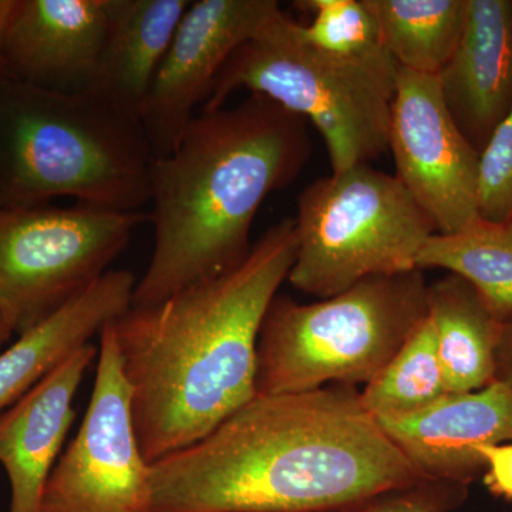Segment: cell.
<instances>
[{"label": "cell", "instance_id": "obj_1", "mask_svg": "<svg viewBox=\"0 0 512 512\" xmlns=\"http://www.w3.org/2000/svg\"><path fill=\"white\" fill-rule=\"evenodd\" d=\"M426 478L356 387L256 394L207 437L151 464V512H326Z\"/></svg>", "mask_w": 512, "mask_h": 512}, {"label": "cell", "instance_id": "obj_2", "mask_svg": "<svg viewBox=\"0 0 512 512\" xmlns=\"http://www.w3.org/2000/svg\"><path fill=\"white\" fill-rule=\"evenodd\" d=\"M296 251L295 220L284 218L234 268L114 320L150 466L198 443L258 394L259 330Z\"/></svg>", "mask_w": 512, "mask_h": 512}, {"label": "cell", "instance_id": "obj_3", "mask_svg": "<svg viewBox=\"0 0 512 512\" xmlns=\"http://www.w3.org/2000/svg\"><path fill=\"white\" fill-rule=\"evenodd\" d=\"M311 154L308 123L268 97L195 114L173 153L151 165L154 248L131 306L156 305L238 265L256 212Z\"/></svg>", "mask_w": 512, "mask_h": 512}, {"label": "cell", "instance_id": "obj_4", "mask_svg": "<svg viewBox=\"0 0 512 512\" xmlns=\"http://www.w3.org/2000/svg\"><path fill=\"white\" fill-rule=\"evenodd\" d=\"M154 157L136 114L94 92H47L0 77V208L53 198L107 210L150 202Z\"/></svg>", "mask_w": 512, "mask_h": 512}, {"label": "cell", "instance_id": "obj_5", "mask_svg": "<svg viewBox=\"0 0 512 512\" xmlns=\"http://www.w3.org/2000/svg\"><path fill=\"white\" fill-rule=\"evenodd\" d=\"M397 73L384 49L356 57L316 49L279 8L228 57L202 110L224 107L237 90L268 97L322 134L330 173H342L387 153Z\"/></svg>", "mask_w": 512, "mask_h": 512}, {"label": "cell", "instance_id": "obj_6", "mask_svg": "<svg viewBox=\"0 0 512 512\" xmlns=\"http://www.w3.org/2000/svg\"><path fill=\"white\" fill-rule=\"evenodd\" d=\"M424 272L372 276L313 303L276 295L258 338V394L369 384L427 318Z\"/></svg>", "mask_w": 512, "mask_h": 512}, {"label": "cell", "instance_id": "obj_7", "mask_svg": "<svg viewBox=\"0 0 512 512\" xmlns=\"http://www.w3.org/2000/svg\"><path fill=\"white\" fill-rule=\"evenodd\" d=\"M293 220L298 251L288 281L319 299L372 276L414 271L421 248L436 234L396 175L369 163L306 185Z\"/></svg>", "mask_w": 512, "mask_h": 512}, {"label": "cell", "instance_id": "obj_8", "mask_svg": "<svg viewBox=\"0 0 512 512\" xmlns=\"http://www.w3.org/2000/svg\"><path fill=\"white\" fill-rule=\"evenodd\" d=\"M147 221L83 202L0 208V316L10 332H29L86 291Z\"/></svg>", "mask_w": 512, "mask_h": 512}, {"label": "cell", "instance_id": "obj_9", "mask_svg": "<svg viewBox=\"0 0 512 512\" xmlns=\"http://www.w3.org/2000/svg\"><path fill=\"white\" fill-rule=\"evenodd\" d=\"M113 322L100 332L82 426L47 478L39 512H151V466L134 430Z\"/></svg>", "mask_w": 512, "mask_h": 512}, {"label": "cell", "instance_id": "obj_10", "mask_svg": "<svg viewBox=\"0 0 512 512\" xmlns=\"http://www.w3.org/2000/svg\"><path fill=\"white\" fill-rule=\"evenodd\" d=\"M387 151L396 164L394 175L436 234H454L480 217V153L448 113L437 76L399 67Z\"/></svg>", "mask_w": 512, "mask_h": 512}, {"label": "cell", "instance_id": "obj_11", "mask_svg": "<svg viewBox=\"0 0 512 512\" xmlns=\"http://www.w3.org/2000/svg\"><path fill=\"white\" fill-rule=\"evenodd\" d=\"M279 8L276 0L191 2L140 110L154 160L173 153L228 57Z\"/></svg>", "mask_w": 512, "mask_h": 512}, {"label": "cell", "instance_id": "obj_12", "mask_svg": "<svg viewBox=\"0 0 512 512\" xmlns=\"http://www.w3.org/2000/svg\"><path fill=\"white\" fill-rule=\"evenodd\" d=\"M106 30V0H18L3 77L47 92H89Z\"/></svg>", "mask_w": 512, "mask_h": 512}, {"label": "cell", "instance_id": "obj_13", "mask_svg": "<svg viewBox=\"0 0 512 512\" xmlns=\"http://www.w3.org/2000/svg\"><path fill=\"white\" fill-rule=\"evenodd\" d=\"M376 421L421 476L470 485L484 473L480 448L512 443V389L494 380L448 393L421 412Z\"/></svg>", "mask_w": 512, "mask_h": 512}, {"label": "cell", "instance_id": "obj_14", "mask_svg": "<svg viewBox=\"0 0 512 512\" xmlns=\"http://www.w3.org/2000/svg\"><path fill=\"white\" fill-rule=\"evenodd\" d=\"M437 82L458 130L481 153L512 109V0H468L463 33Z\"/></svg>", "mask_w": 512, "mask_h": 512}, {"label": "cell", "instance_id": "obj_15", "mask_svg": "<svg viewBox=\"0 0 512 512\" xmlns=\"http://www.w3.org/2000/svg\"><path fill=\"white\" fill-rule=\"evenodd\" d=\"M97 348L89 343L0 414V464L10 484L9 512H39L47 478L74 420L73 400Z\"/></svg>", "mask_w": 512, "mask_h": 512}, {"label": "cell", "instance_id": "obj_16", "mask_svg": "<svg viewBox=\"0 0 512 512\" xmlns=\"http://www.w3.org/2000/svg\"><path fill=\"white\" fill-rule=\"evenodd\" d=\"M136 284L130 271L110 269L0 353V414L127 312Z\"/></svg>", "mask_w": 512, "mask_h": 512}, {"label": "cell", "instance_id": "obj_17", "mask_svg": "<svg viewBox=\"0 0 512 512\" xmlns=\"http://www.w3.org/2000/svg\"><path fill=\"white\" fill-rule=\"evenodd\" d=\"M191 0H106L107 30L90 92L136 114Z\"/></svg>", "mask_w": 512, "mask_h": 512}, {"label": "cell", "instance_id": "obj_18", "mask_svg": "<svg viewBox=\"0 0 512 512\" xmlns=\"http://www.w3.org/2000/svg\"><path fill=\"white\" fill-rule=\"evenodd\" d=\"M427 316L448 392H474L493 383L501 320L477 289L460 276H443L427 286Z\"/></svg>", "mask_w": 512, "mask_h": 512}, {"label": "cell", "instance_id": "obj_19", "mask_svg": "<svg viewBox=\"0 0 512 512\" xmlns=\"http://www.w3.org/2000/svg\"><path fill=\"white\" fill-rule=\"evenodd\" d=\"M417 269H446L470 282L503 322L512 315V217H478L454 234H433L421 248Z\"/></svg>", "mask_w": 512, "mask_h": 512}, {"label": "cell", "instance_id": "obj_20", "mask_svg": "<svg viewBox=\"0 0 512 512\" xmlns=\"http://www.w3.org/2000/svg\"><path fill=\"white\" fill-rule=\"evenodd\" d=\"M384 50L400 69L437 76L453 55L468 0H367Z\"/></svg>", "mask_w": 512, "mask_h": 512}, {"label": "cell", "instance_id": "obj_21", "mask_svg": "<svg viewBox=\"0 0 512 512\" xmlns=\"http://www.w3.org/2000/svg\"><path fill=\"white\" fill-rule=\"evenodd\" d=\"M429 316L360 392V402L375 420L396 419L427 409L448 394Z\"/></svg>", "mask_w": 512, "mask_h": 512}, {"label": "cell", "instance_id": "obj_22", "mask_svg": "<svg viewBox=\"0 0 512 512\" xmlns=\"http://www.w3.org/2000/svg\"><path fill=\"white\" fill-rule=\"evenodd\" d=\"M293 6L311 16L308 25L299 23L302 39L322 52L356 57L384 49L367 0H299Z\"/></svg>", "mask_w": 512, "mask_h": 512}, {"label": "cell", "instance_id": "obj_23", "mask_svg": "<svg viewBox=\"0 0 512 512\" xmlns=\"http://www.w3.org/2000/svg\"><path fill=\"white\" fill-rule=\"evenodd\" d=\"M478 212L488 221L512 217V109L480 153Z\"/></svg>", "mask_w": 512, "mask_h": 512}, {"label": "cell", "instance_id": "obj_24", "mask_svg": "<svg viewBox=\"0 0 512 512\" xmlns=\"http://www.w3.org/2000/svg\"><path fill=\"white\" fill-rule=\"evenodd\" d=\"M470 485L421 478L326 512H451L468 497Z\"/></svg>", "mask_w": 512, "mask_h": 512}, {"label": "cell", "instance_id": "obj_25", "mask_svg": "<svg viewBox=\"0 0 512 512\" xmlns=\"http://www.w3.org/2000/svg\"><path fill=\"white\" fill-rule=\"evenodd\" d=\"M484 460L483 481L495 497L512 504V443L480 448Z\"/></svg>", "mask_w": 512, "mask_h": 512}, {"label": "cell", "instance_id": "obj_26", "mask_svg": "<svg viewBox=\"0 0 512 512\" xmlns=\"http://www.w3.org/2000/svg\"><path fill=\"white\" fill-rule=\"evenodd\" d=\"M495 382L512 389V315L501 322L500 340L495 352Z\"/></svg>", "mask_w": 512, "mask_h": 512}, {"label": "cell", "instance_id": "obj_27", "mask_svg": "<svg viewBox=\"0 0 512 512\" xmlns=\"http://www.w3.org/2000/svg\"><path fill=\"white\" fill-rule=\"evenodd\" d=\"M18 0H0V76L3 77L2 70V52L5 46L6 36H8L10 23L15 15Z\"/></svg>", "mask_w": 512, "mask_h": 512}, {"label": "cell", "instance_id": "obj_28", "mask_svg": "<svg viewBox=\"0 0 512 512\" xmlns=\"http://www.w3.org/2000/svg\"><path fill=\"white\" fill-rule=\"evenodd\" d=\"M10 335H12V332H10V329L6 326L5 320L0 316V346L9 339Z\"/></svg>", "mask_w": 512, "mask_h": 512}]
</instances>
